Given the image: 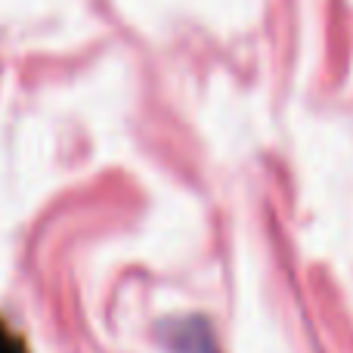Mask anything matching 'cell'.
I'll return each instance as SVG.
<instances>
[{
  "instance_id": "cell-1",
  "label": "cell",
  "mask_w": 353,
  "mask_h": 353,
  "mask_svg": "<svg viewBox=\"0 0 353 353\" xmlns=\"http://www.w3.org/2000/svg\"><path fill=\"white\" fill-rule=\"evenodd\" d=\"M0 353H25L22 344H19L16 338L10 335V329H6L3 323H0Z\"/></svg>"
}]
</instances>
